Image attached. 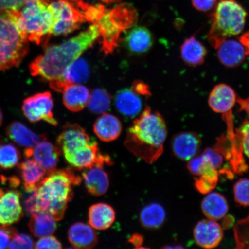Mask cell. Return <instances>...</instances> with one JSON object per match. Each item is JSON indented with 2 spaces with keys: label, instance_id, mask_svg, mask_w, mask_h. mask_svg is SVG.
Here are the masks:
<instances>
[{
  "label": "cell",
  "instance_id": "6da1fadb",
  "mask_svg": "<svg viewBox=\"0 0 249 249\" xmlns=\"http://www.w3.org/2000/svg\"><path fill=\"white\" fill-rule=\"evenodd\" d=\"M99 36L98 27L93 24L88 29L61 44L46 45L44 53L29 65L31 75L49 83L58 79L68 65L91 48Z\"/></svg>",
  "mask_w": 249,
  "mask_h": 249
},
{
  "label": "cell",
  "instance_id": "7a4b0ae2",
  "mask_svg": "<svg viewBox=\"0 0 249 249\" xmlns=\"http://www.w3.org/2000/svg\"><path fill=\"white\" fill-rule=\"evenodd\" d=\"M167 129L163 117L147 107L127 130L124 145L145 162H155L162 155Z\"/></svg>",
  "mask_w": 249,
  "mask_h": 249
},
{
  "label": "cell",
  "instance_id": "3957f363",
  "mask_svg": "<svg viewBox=\"0 0 249 249\" xmlns=\"http://www.w3.org/2000/svg\"><path fill=\"white\" fill-rule=\"evenodd\" d=\"M47 174L34 191L35 214L48 213L58 222L72 200L73 187L80 185L82 178L70 169H55Z\"/></svg>",
  "mask_w": 249,
  "mask_h": 249
},
{
  "label": "cell",
  "instance_id": "277c9868",
  "mask_svg": "<svg viewBox=\"0 0 249 249\" xmlns=\"http://www.w3.org/2000/svg\"><path fill=\"white\" fill-rule=\"evenodd\" d=\"M29 51L19 11H0V71L18 67Z\"/></svg>",
  "mask_w": 249,
  "mask_h": 249
},
{
  "label": "cell",
  "instance_id": "5b68a950",
  "mask_svg": "<svg viewBox=\"0 0 249 249\" xmlns=\"http://www.w3.org/2000/svg\"><path fill=\"white\" fill-rule=\"evenodd\" d=\"M56 142L65 160L77 169H89L102 160L97 142L79 124H65Z\"/></svg>",
  "mask_w": 249,
  "mask_h": 249
},
{
  "label": "cell",
  "instance_id": "8992f818",
  "mask_svg": "<svg viewBox=\"0 0 249 249\" xmlns=\"http://www.w3.org/2000/svg\"><path fill=\"white\" fill-rule=\"evenodd\" d=\"M49 7L54 18L51 34L56 36L73 33L86 21L95 23L106 9L103 5H91L82 0H53Z\"/></svg>",
  "mask_w": 249,
  "mask_h": 249
},
{
  "label": "cell",
  "instance_id": "52a82bcc",
  "mask_svg": "<svg viewBox=\"0 0 249 249\" xmlns=\"http://www.w3.org/2000/svg\"><path fill=\"white\" fill-rule=\"evenodd\" d=\"M214 9L208 39L216 49L224 39L237 36L242 32L247 12L234 0H222L217 3Z\"/></svg>",
  "mask_w": 249,
  "mask_h": 249
},
{
  "label": "cell",
  "instance_id": "ba28073f",
  "mask_svg": "<svg viewBox=\"0 0 249 249\" xmlns=\"http://www.w3.org/2000/svg\"><path fill=\"white\" fill-rule=\"evenodd\" d=\"M223 147L205 149L201 154L197 155L188 161L189 172L196 177L195 185L202 194L211 191L217 185L219 170L223 166L225 158L228 154Z\"/></svg>",
  "mask_w": 249,
  "mask_h": 249
},
{
  "label": "cell",
  "instance_id": "9c48e42d",
  "mask_svg": "<svg viewBox=\"0 0 249 249\" xmlns=\"http://www.w3.org/2000/svg\"><path fill=\"white\" fill-rule=\"evenodd\" d=\"M28 40L45 46L48 43L54 23L49 3L40 0H30L20 12Z\"/></svg>",
  "mask_w": 249,
  "mask_h": 249
},
{
  "label": "cell",
  "instance_id": "30bf717a",
  "mask_svg": "<svg viewBox=\"0 0 249 249\" xmlns=\"http://www.w3.org/2000/svg\"><path fill=\"white\" fill-rule=\"evenodd\" d=\"M237 97L231 87L225 84H219L214 87L208 99V104L212 110L217 113L222 114L223 120L227 125V136L235 135L232 118V109L236 104Z\"/></svg>",
  "mask_w": 249,
  "mask_h": 249
},
{
  "label": "cell",
  "instance_id": "8fae6325",
  "mask_svg": "<svg viewBox=\"0 0 249 249\" xmlns=\"http://www.w3.org/2000/svg\"><path fill=\"white\" fill-rule=\"evenodd\" d=\"M53 107L52 94L51 92L46 91L36 93L25 99L22 110L25 117L31 123L44 121L52 125L57 126L58 121L53 113Z\"/></svg>",
  "mask_w": 249,
  "mask_h": 249
},
{
  "label": "cell",
  "instance_id": "7c38bea8",
  "mask_svg": "<svg viewBox=\"0 0 249 249\" xmlns=\"http://www.w3.org/2000/svg\"><path fill=\"white\" fill-rule=\"evenodd\" d=\"M20 198L17 190L0 188V225H13L24 216Z\"/></svg>",
  "mask_w": 249,
  "mask_h": 249
},
{
  "label": "cell",
  "instance_id": "4fadbf2b",
  "mask_svg": "<svg viewBox=\"0 0 249 249\" xmlns=\"http://www.w3.org/2000/svg\"><path fill=\"white\" fill-rule=\"evenodd\" d=\"M60 155L57 146L46 140L33 148H25L24 151L25 158H32L46 171L47 174L56 169Z\"/></svg>",
  "mask_w": 249,
  "mask_h": 249
},
{
  "label": "cell",
  "instance_id": "5bb4252c",
  "mask_svg": "<svg viewBox=\"0 0 249 249\" xmlns=\"http://www.w3.org/2000/svg\"><path fill=\"white\" fill-rule=\"evenodd\" d=\"M194 235L195 241L199 247L213 249L217 247L222 242L223 231L216 221L208 219L197 223L194 229Z\"/></svg>",
  "mask_w": 249,
  "mask_h": 249
},
{
  "label": "cell",
  "instance_id": "9a60e30c",
  "mask_svg": "<svg viewBox=\"0 0 249 249\" xmlns=\"http://www.w3.org/2000/svg\"><path fill=\"white\" fill-rule=\"evenodd\" d=\"M201 141L194 132H180L174 136L171 141V149L179 160L188 161L200 152Z\"/></svg>",
  "mask_w": 249,
  "mask_h": 249
},
{
  "label": "cell",
  "instance_id": "2e32d148",
  "mask_svg": "<svg viewBox=\"0 0 249 249\" xmlns=\"http://www.w3.org/2000/svg\"><path fill=\"white\" fill-rule=\"evenodd\" d=\"M94 24L98 27L102 51L106 54L111 53L120 42L122 31L112 20L109 10L107 9Z\"/></svg>",
  "mask_w": 249,
  "mask_h": 249
},
{
  "label": "cell",
  "instance_id": "e0dca14e",
  "mask_svg": "<svg viewBox=\"0 0 249 249\" xmlns=\"http://www.w3.org/2000/svg\"><path fill=\"white\" fill-rule=\"evenodd\" d=\"M217 54L221 63L229 68L240 65L245 60L247 52L240 40L227 38L218 45Z\"/></svg>",
  "mask_w": 249,
  "mask_h": 249
},
{
  "label": "cell",
  "instance_id": "ac0fdd59",
  "mask_svg": "<svg viewBox=\"0 0 249 249\" xmlns=\"http://www.w3.org/2000/svg\"><path fill=\"white\" fill-rule=\"evenodd\" d=\"M5 133L12 142L25 148H33L40 142L46 140L45 135H39L34 132L18 121H14L9 124Z\"/></svg>",
  "mask_w": 249,
  "mask_h": 249
},
{
  "label": "cell",
  "instance_id": "d6986e66",
  "mask_svg": "<svg viewBox=\"0 0 249 249\" xmlns=\"http://www.w3.org/2000/svg\"><path fill=\"white\" fill-rule=\"evenodd\" d=\"M68 236L71 244L76 249H92L98 241L94 229L82 222L71 225L68 230Z\"/></svg>",
  "mask_w": 249,
  "mask_h": 249
},
{
  "label": "cell",
  "instance_id": "ffe728a7",
  "mask_svg": "<svg viewBox=\"0 0 249 249\" xmlns=\"http://www.w3.org/2000/svg\"><path fill=\"white\" fill-rule=\"evenodd\" d=\"M141 95L137 93L132 87L124 89L117 93L115 104L120 113L129 118L138 116L142 107Z\"/></svg>",
  "mask_w": 249,
  "mask_h": 249
},
{
  "label": "cell",
  "instance_id": "44dd1931",
  "mask_svg": "<svg viewBox=\"0 0 249 249\" xmlns=\"http://www.w3.org/2000/svg\"><path fill=\"white\" fill-rule=\"evenodd\" d=\"M93 132L104 142H110L118 138L122 132V124L118 118L105 113L99 117L93 124Z\"/></svg>",
  "mask_w": 249,
  "mask_h": 249
},
{
  "label": "cell",
  "instance_id": "7402d4cb",
  "mask_svg": "<svg viewBox=\"0 0 249 249\" xmlns=\"http://www.w3.org/2000/svg\"><path fill=\"white\" fill-rule=\"evenodd\" d=\"M153 36L147 28L139 26L130 30L124 39V44L134 54H142L148 52L153 44Z\"/></svg>",
  "mask_w": 249,
  "mask_h": 249
},
{
  "label": "cell",
  "instance_id": "603a6c76",
  "mask_svg": "<svg viewBox=\"0 0 249 249\" xmlns=\"http://www.w3.org/2000/svg\"><path fill=\"white\" fill-rule=\"evenodd\" d=\"M85 184L89 194L95 196H101L108 189L109 178L103 166H94L86 169L83 173Z\"/></svg>",
  "mask_w": 249,
  "mask_h": 249
},
{
  "label": "cell",
  "instance_id": "cb8c5ba5",
  "mask_svg": "<svg viewBox=\"0 0 249 249\" xmlns=\"http://www.w3.org/2000/svg\"><path fill=\"white\" fill-rule=\"evenodd\" d=\"M18 168L25 191L29 194L35 191L47 174L46 171L31 158L27 159Z\"/></svg>",
  "mask_w": 249,
  "mask_h": 249
},
{
  "label": "cell",
  "instance_id": "d4e9b609",
  "mask_svg": "<svg viewBox=\"0 0 249 249\" xmlns=\"http://www.w3.org/2000/svg\"><path fill=\"white\" fill-rule=\"evenodd\" d=\"M201 207L208 219L215 221L225 217L229 209L226 198L217 192H209L202 201Z\"/></svg>",
  "mask_w": 249,
  "mask_h": 249
},
{
  "label": "cell",
  "instance_id": "484cf974",
  "mask_svg": "<svg viewBox=\"0 0 249 249\" xmlns=\"http://www.w3.org/2000/svg\"><path fill=\"white\" fill-rule=\"evenodd\" d=\"M116 219V212L110 205L105 203L93 204L89 211V222L92 228L105 230L110 227Z\"/></svg>",
  "mask_w": 249,
  "mask_h": 249
},
{
  "label": "cell",
  "instance_id": "4316f807",
  "mask_svg": "<svg viewBox=\"0 0 249 249\" xmlns=\"http://www.w3.org/2000/svg\"><path fill=\"white\" fill-rule=\"evenodd\" d=\"M62 92L65 107L71 111L82 110L88 104L90 93L85 86L80 84L71 85Z\"/></svg>",
  "mask_w": 249,
  "mask_h": 249
},
{
  "label": "cell",
  "instance_id": "83f0119b",
  "mask_svg": "<svg viewBox=\"0 0 249 249\" xmlns=\"http://www.w3.org/2000/svg\"><path fill=\"white\" fill-rule=\"evenodd\" d=\"M207 54L206 48L195 36L186 39L180 47L182 60L189 66H198L203 64Z\"/></svg>",
  "mask_w": 249,
  "mask_h": 249
},
{
  "label": "cell",
  "instance_id": "f1b7e54d",
  "mask_svg": "<svg viewBox=\"0 0 249 249\" xmlns=\"http://www.w3.org/2000/svg\"><path fill=\"white\" fill-rule=\"evenodd\" d=\"M166 213L162 205L154 202L142 208L140 214V220L145 228L157 230L163 226Z\"/></svg>",
  "mask_w": 249,
  "mask_h": 249
},
{
  "label": "cell",
  "instance_id": "f546056e",
  "mask_svg": "<svg viewBox=\"0 0 249 249\" xmlns=\"http://www.w3.org/2000/svg\"><path fill=\"white\" fill-rule=\"evenodd\" d=\"M29 227L34 236L41 238L53 234L57 228V221L48 213H39L31 216Z\"/></svg>",
  "mask_w": 249,
  "mask_h": 249
},
{
  "label": "cell",
  "instance_id": "4dcf8cb0",
  "mask_svg": "<svg viewBox=\"0 0 249 249\" xmlns=\"http://www.w3.org/2000/svg\"><path fill=\"white\" fill-rule=\"evenodd\" d=\"M89 76V68L83 58L77 59L65 70L60 78L69 85L85 83Z\"/></svg>",
  "mask_w": 249,
  "mask_h": 249
},
{
  "label": "cell",
  "instance_id": "1f68e13d",
  "mask_svg": "<svg viewBox=\"0 0 249 249\" xmlns=\"http://www.w3.org/2000/svg\"><path fill=\"white\" fill-rule=\"evenodd\" d=\"M112 20L122 32L132 28L138 20V14L129 5L118 6L109 11Z\"/></svg>",
  "mask_w": 249,
  "mask_h": 249
},
{
  "label": "cell",
  "instance_id": "d6a6232c",
  "mask_svg": "<svg viewBox=\"0 0 249 249\" xmlns=\"http://www.w3.org/2000/svg\"><path fill=\"white\" fill-rule=\"evenodd\" d=\"M21 154L17 146L11 143L0 144V170H8L18 166Z\"/></svg>",
  "mask_w": 249,
  "mask_h": 249
},
{
  "label": "cell",
  "instance_id": "836d02e7",
  "mask_svg": "<svg viewBox=\"0 0 249 249\" xmlns=\"http://www.w3.org/2000/svg\"><path fill=\"white\" fill-rule=\"evenodd\" d=\"M111 102V96L105 89H96L89 96L88 107L93 113H104L110 108Z\"/></svg>",
  "mask_w": 249,
  "mask_h": 249
},
{
  "label": "cell",
  "instance_id": "e575fe53",
  "mask_svg": "<svg viewBox=\"0 0 249 249\" xmlns=\"http://www.w3.org/2000/svg\"><path fill=\"white\" fill-rule=\"evenodd\" d=\"M235 200L242 206H249V179H239L233 186Z\"/></svg>",
  "mask_w": 249,
  "mask_h": 249
},
{
  "label": "cell",
  "instance_id": "d590c367",
  "mask_svg": "<svg viewBox=\"0 0 249 249\" xmlns=\"http://www.w3.org/2000/svg\"><path fill=\"white\" fill-rule=\"evenodd\" d=\"M235 136L242 156L244 154L249 160V120L245 121L236 129Z\"/></svg>",
  "mask_w": 249,
  "mask_h": 249
},
{
  "label": "cell",
  "instance_id": "8d00e7d4",
  "mask_svg": "<svg viewBox=\"0 0 249 249\" xmlns=\"http://www.w3.org/2000/svg\"><path fill=\"white\" fill-rule=\"evenodd\" d=\"M35 244L31 236L24 233H17L9 245V249H33Z\"/></svg>",
  "mask_w": 249,
  "mask_h": 249
},
{
  "label": "cell",
  "instance_id": "74e56055",
  "mask_svg": "<svg viewBox=\"0 0 249 249\" xmlns=\"http://www.w3.org/2000/svg\"><path fill=\"white\" fill-rule=\"evenodd\" d=\"M17 230L11 225L0 226V249L9 248Z\"/></svg>",
  "mask_w": 249,
  "mask_h": 249
},
{
  "label": "cell",
  "instance_id": "f35d334b",
  "mask_svg": "<svg viewBox=\"0 0 249 249\" xmlns=\"http://www.w3.org/2000/svg\"><path fill=\"white\" fill-rule=\"evenodd\" d=\"M34 248L38 249H62V246L61 243L58 241L57 238L51 235L40 238L36 242Z\"/></svg>",
  "mask_w": 249,
  "mask_h": 249
},
{
  "label": "cell",
  "instance_id": "ab89813d",
  "mask_svg": "<svg viewBox=\"0 0 249 249\" xmlns=\"http://www.w3.org/2000/svg\"><path fill=\"white\" fill-rule=\"evenodd\" d=\"M222 0H192L194 7L200 11H208L215 8L217 3Z\"/></svg>",
  "mask_w": 249,
  "mask_h": 249
},
{
  "label": "cell",
  "instance_id": "60d3db41",
  "mask_svg": "<svg viewBox=\"0 0 249 249\" xmlns=\"http://www.w3.org/2000/svg\"><path fill=\"white\" fill-rule=\"evenodd\" d=\"M24 4L23 0H0V11H19Z\"/></svg>",
  "mask_w": 249,
  "mask_h": 249
},
{
  "label": "cell",
  "instance_id": "b9f144b4",
  "mask_svg": "<svg viewBox=\"0 0 249 249\" xmlns=\"http://www.w3.org/2000/svg\"><path fill=\"white\" fill-rule=\"evenodd\" d=\"M132 88L141 96L147 97L151 95V92L149 91L148 85L141 81H135L132 85Z\"/></svg>",
  "mask_w": 249,
  "mask_h": 249
},
{
  "label": "cell",
  "instance_id": "7bdbcfd3",
  "mask_svg": "<svg viewBox=\"0 0 249 249\" xmlns=\"http://www.w3.org/2000/svg\"><path fill=\"white\" fill-rule=\"evenodd\" d=\"M236 102L240 107V110L245 112L246 114H247L249 120V96L246 99L237 98Z\"/></svg>",
  "mask_w": 249,
  "mask_h": 249
},
{
  "label": "cell",
  "instance_id": "ee69618b",
  "mask_svg": "<svg viewBox=\"0 0 249 249\" xmlns=\"http://www.w3.org/2000/svg\"><path fill=\"white\" fill-rule=\"evenodd\" d=\"M129 242L135 246V248H142V246L143 243L142 236L139 234H135L132 236V237L129 239Z\"/></svg>",
  "mask_w": 249,
  "mask_h": 249
},
{
  "label": "cell",
  "instance_id": "f6af8a7d",
  "mask_svg": "<svg viewBox=\"0 0 249 249\" xmlns=\"http://www.w3.org/2000/svg\"><path fill=\"white\" fill-rule=\"evenodd\" d=\"M242 45L244 46L247 55L249 56V30L246 32L239 38Z\"/></svg>",
  "mask_w": 249,
  "mask_h": 249
},
{
  "label": "cell",
  "instance_id": "bcb514c9",
  "mask_svg": "<svg viewBox=\"0 0 249 249\" xmlns=\"http://www.w3.org/2000/svg\"><path fill=\"white\" fill-rule=\"evenodd\" d=\"M99 1L105 3V4H113V3L119 2L121 1V0H99Z\"/></svg>",
  "mask_w": 249,
  "mask_h": 249
},
{
  "label": "cell",
  "instance_id": "7dc6e473",
  "mask_svg": "<svg viewBox=\"0 0 249 249\" xmlns=\"http://www.w3.org/2000/svg\"><path fill=\"white\" fill-rule=\"evenodd\" d=\"M3 121H4V116H3L2 112L0 109V127L2 125Z\"/></svg>",
  "mask_w": 249,
  "mask_h": 249
},
{
  "label": "cell",
  "instance_id": "c3c4849f",
  "mask_svg": "<svg viewBox=\"0 0 249 249\" xmlns=\"http://www.w3.org/2000/svg\"><path fill=\"white\" fill-rule=\"evenodd\" d=\"M24 3H26L27 2L30 1V0H23ZM40 1H45L48 3L51 2L52 1H53V0H40Z\"/></svg>",
  "mask_w": 249,
  "mask_h": 249
}]
</instances>
